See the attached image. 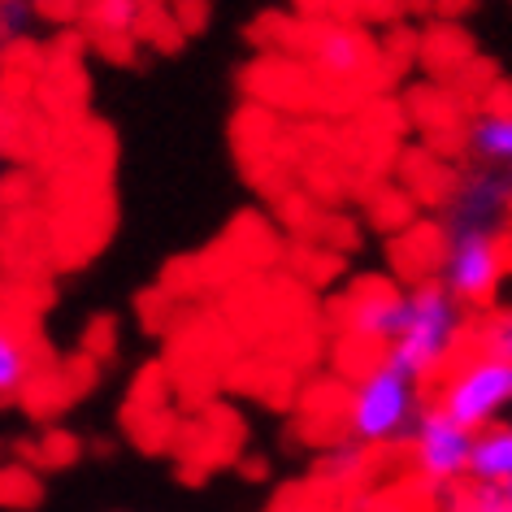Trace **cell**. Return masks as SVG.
Returning <instances> with one entry per match:
<instances>
[{"mask_svg":"<svg viewBox=\"0 0 512 512\" xmlns=\"http://www.w3.org/2000/svg\"><path fill=\"white\" fill-rule=\"evenodd\" d=\"M465 335H469L465 304L439 278H421V283L408 287V317L387 356L417 382H430L434 374L452 369V356L460 352Z\"/></svg>","mask_w":512,"mask_h":512,"instance_id":"6da1fadb","label":"cell"},{"mask_svg":"<svg viewBox=\"0 0 512 512\" xmlns=\"http://www.w3.org/2000/svg\"><path fill=\"white\" fill-rule=\"evenodd\" d=\"M421 413H426L421 408V382L413 374H404L391 356H382V361H374L352 382L343 421H348L352 443H361L369 452V447L408 443Z\"/></svg>","mask_w":512,"mask_h":512,"instance_id":"7a4b0ae2","label":"cell"},{"mask_svg":"<svg viewBox=\"0 0 512 512\" xmlns=\"http://www.w3.org/2000/svg\"><path fill=\"white\" fill-rule=\"evenodd\" d=\"M434 408L456 417L469 430L499 426L512 408V361L495 352H469L439 378V395Z\"/></svg>","mask_w":512,"mask_h":512,"instance_id":"3957f363","label":"cell"},{"mask_svg":"<svg viewBox=\"0 0 512 512\" xmlns=\"http://www.w3.org/2000/svg\"><path fill=\"white\" fill-rule=\"evenodd\" d=\"M508 256L504 235L495 230H443V256H439V283L465 304L478 309L504 287Z\"/></svg>","mask_w":512,"mask_h":512,"instance_id":"277c9868","label":"cell"},{"mask_svg":"<svg viewBox=\"0 0 512 512\" xmlns=\"http://www.w3.org/2000/svg\"><path fill=\"white\" fill-rule=\"evenodd\" d=\"M473 443H478V430L460 426L456 417H447L443 408L430 404L417 417L413 434H408V456H413L417 482L426 491H456L460 482H469Z\"/></svg>","mask_w":512,"mask_h":512,"instance_id":"5b68a950","label":"cell"},{"mask_svg":"<svg viewBox=\"0 0 512 512\" xmlns=\"http://www.w3.org/2000/svg\"><path fill=\"white\" fill-rule=\"evenodd\" d=\"M512 222V174L473 165L456 178L452 196L443 204V230H495L504 235Z\"/></svg>","mask_w":512,"mask_h":512,"instance_id":"8992f818","label":"cell"},{"mask_svg":"<svg viewBox=\"0 0 512 512\" xmlns=\"http://www.w3.org/2000/svg\"><path fill=\"white\" fill-rule=\"evenodd\" d=\"M408 317V287H387V283H365L356 287L348 304H343V330L365 343V348H395Z\"/></svg>","mask_w":512,"mask_h":512,"instance_id":"52a82bcc","label":"cell"},{"mask_svg":"<svg viewBox=\"0 0 512 512\" xmlns=\"http://www.w3.org/2000/svg\"><path fill=\"white\" fill-rule=\"evenodd\" d=\"M465 148L478 165L512 174V105L473 113L469 126H465Z\"/></svg>","mask_w":512,"mask_h":512,"instance_id":"ba28073f","label":"cell"},{"mask_svg":"<svg viewBox=\"0 0 512 512\" xmlns=\"http://www.w3.org/2000/svg\"><path fill=\"white\" fill-rule=\"evenodd\" d=\"M469 482H495V486L512 482V421H499V426L478 430Z\"/></svg>","mask_w":512,"mask_h":512,"instance_id":"9c48e42d","label":"cell"},{"mask_svg":"<svg viewBox=\"0 0 512 512\" xmlns=\"http://www.w3.org/2000/svg\"><path fill=\"white\" fill-rule=\"evenodd\" d=\"M317 61L335 74H356V70H365L369 48L361 35H352V31H330L326 40L317 44Z\"/></svg>","mask_w":512,"mask_h":512,"instance_id":"30bf717a","label":"cell"},{"mask_svg":"<svg viewBox=\"0 0 512 512\" xmlns=\"http://www.w3.org/2000/svg\"><path fill=\"white\" fill-rule=\"evenodd\" d=\"M27 378H31L27 343H22L14 330H0V395H5V400H14V395L27 387Z\"/></svg>","mask_w":512,"mask_h":512,"instance_id":"8fae6325","label":"cell"},{"mask_svg":"<svg viewBox=\"0 0 512 512\" xmlns=\"http://www.w3.org/2000/svg\"><path fill=\"white\" fill-rule=\"evenodd\" d=\"M447 512H508V495L495 482H465L447 499Z\"/></svg>","mask_w":512,"mask_h":512,"instance_id":"7c38bea8","label":"cell"},{"mask_svg":"<svg viewBox=\"0 0 512 512\" xmlns=\"http://www.w3.org/2000/svg\"><path fill=\"white\" fill-rule=\"evenodd\" d=\"M478 348L512 361V304H499V309L478 326Z\"/></svg>","mask_w":512,"mask_h":512,"instance_id":"4fadbf2b","label":"cell"},{"mask_svg":"<svg viewBox=\"0 0 512 512\" xmlns=\"http://www.w3.org/2000/svg\"><path fill=\"white\" fill-rule=\"evenodd\" d=\"M31 0H5L0 5V35H5L9 44L18 40V35H27L31 31Z\"/></svg>","mask_w":512,"mask_h":512,"instance_id":"5bb4252c","label":"cell"},{"mask_svg":"<svg viewBox=\"0 0 512 512\" xmlns=\"http://www.w3.org/2000/svg\"><path fill=\"white\" fill-rule=\"evenodd\" d=\"M361 465H365V447L361 443H348V447H339V452L326 460V473H335L330 482H352L356 473H361Z\"/></svg>","mask_w":512,"mask_h":512,"instance_id":"9a60e30c","label":"cell"},{"mask_svg":"<svg viewBox=\"0 0 512 512\" xmlns=\"http://www.w3.org/2000/svg\"><path fill=\"white\" fill-rule=\"evenodd\" d=\"M96 18H100V27H109V31H126L135 18V0H100Z\"/></svg>","mask_w":512,"mask_h":512,"instance_id":"2e32d148","label":"cell"},{"mask_svg":"<svg viewBox=\"0 0 512 512\" xmlns=\"http://www.w3.org/2000/svg\"><path fill=\"white\" fill-rule=\"evenodd\" d=\"M508 512H512V504H508Z\"/></svg>","mask_w":512,"mask_h":512,"instance_id":"e0dca14e","label":"cell"}]
</instances>
